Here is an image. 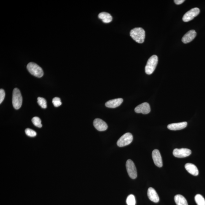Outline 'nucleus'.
I'll use <instances>...</instances> for the list:
<instances>
[{"instance_id":"nucleus-18","label":"nucleus","mask_w":205,"mask_h":205,"mask_svg":"<svg viewBox=\"0 0 205 205\" xmlns=\"http://www.w3.org/2000/svg\"><path fill=\"white\" fill-rule=\"evenodd\" d=\"M174 201L177 205H188L185 198L180 195L175 196Z\"/></svg>"},{"instance_id":"nucleus-8","label":"nucleus","mask_w":205,"mask_h":205,"mask_svg":"<svg viewBox=\"0 0 205 205\" xmlns=\"http://www.w3.org/2000/svg\"><path fill=\"white\" fill-rule=\"evenodd\" d=\"M192 154V151L190 149L182 148V149H176L173 151V154L174 157L182 158L188 157Z\"/></svg>"},{"instance_id":"nucleus-16","label":"nucleus","mask_w":205,"mask_h":205,"mask_svg":"<svg viewBox=\"0 0 205 205\" xmlns=\"http://www.w3.org/2000/svg\"><path fill=\"white\" fill-rule=\"evenodd\" d=\"M185 169L190 174L193 176H197L199 174V171L198 168L194 164L191 163L186 164L184 166Z\"/></svg>"},{"instance_id":"nucleus-19","label":"nucleus","mask_w":205,"mask_h":205,"mask_svg":"<svg viewBox=\"0 0 205 205\" xmlns=\"http://www.w3.org/2000/svg\"><path fill=\"white\" fill-rule=\"evenodd\" d=\"M195 201L198 205H205V199L200 194L196 195Z\"/></svg>"},{"instance_id":"nucleus-17","label":"nucleus","mask_w":205,"mask_h":205,"mask_svg":"<svg viewBox=\"0 0 205 205\" xmlns=\"http://www.w3.org/2000/svg\"><path fill=\"white\" fill-rule=\"evenodd\" d=\"M99 18L102 20L104 23H110L113 20L112 17L110 13L105 12L101 13L98 16Z\"/></svg>"},{"instance_id":"nucleus-5","label":"nucleus","mask_w":205,"mask_h":205,"mask_svg":"<svg viewBox=\"0 0 205 205\" xmlns=\"http://www.w3.org/2000/svg\"><path fill=\"white\" fill-rule=\"evenodd\" d=\"M133 136L131 133H127L122 136L117 142V146L120 147L127 146L132 142Z\"/></svg>"},{"instance_id":"nucleus-14","label":"nucleus","mask_w":205,"mask_h":205,"mask_svg":"<svg viewBox=\"0 0 205 205\" xmlns=\"http://www.w3.org/2000/svg\"><path fill=\"white\" fill-rule=\"evenodd\" d=\"M187 123L186 122L173 123L168 125V128L171 130H178L184 129L187 127Z\"/></svg>"},{"instance_id":"nucleus-11","label":"nucleus","mask_w":205,"mask_h":205,"mask_svg":"<svg viewBox=\"0 0 205 205\" xmlns=\"http://www.w3.org/2000/svg\"><path fill=\"white\" fill-rule=\"evenodd\" d=\"M93 124L95 128L99 131H104L108 129L106 123L100 119H95Z\"/></svg>"},{"instance_id":"nucleus-22","label":"nucleus","mask_w":205,"mask_h":205,"mask_svg":"<svg viewBox=\"0 0 205 205\" xmlns=\"http://www.w3.org/2000/svg\"><path fill=\"white\" fill-rule=\"evenodd\" d=\"M32 121L34 125L36 127L39 128L42 127V124H41L42 121H41V119L39 117H33L32 119Z\"/></svg>"},{"instance_id":"nucleus-7","label":"nucleus","mask_w":205,"mask_h":205,"mask_svg":"<svg viewBox=\"0 0 205 205\" xmlns=\"http://www.w3.org/2000/svg\"><path fill=\"white\" fill-rule=\"evenodd\" d=\"M200 13L199 9L194 8L187 12L183 17L182 20L184 22H187L193 20L198 16Z\"/></svg>"},{"instance_id":"nucleus-26","label":"nucleus","mask_w":205,"mask_h":205,"mask_svg":"<svg viewBox=\"0 0 205 205\" xmlns=\"http://www.w3.org/2000/svg\"><path fill=\"white\" fill-rule=\"evenodd\" d=\"M184 1V0H175V1H174L175 4L177 5L182 4Z\"/></svg>"},{"instance_id":"nucleus-6","label":"nucleus","mask_w":205,"mask_h":205,"mask_svg":"<svg viewBox=\"0 0 205 205\" xmlns=\"http://www.w3.org/2000/svg\"><path fill=\"white\" fill-rule=\"evenodd\" d=\"M126 166L129 177L132 179H135L137 177V173L133 162L129 159L126 162Z\"/></svg>"},{"instance_id":"nucleus-10","label":"nucleus","mask_w":205,"mask_h":205,"mask_svg":"<svg viewBox=\"0 0 205 205\" xmlns=\"http://www.w3.org/2000/svg\"><path fill=\"white\" fill-rule=\"evenodd\" d=\"M152 157L154 163L157 166L161 168L163 166V161L160 152L157 149L153 151Z\"/></svg>"},{"instance_id":"nucleus-24","label":"nucleus","mask_w":205,"mask_h":205,"mask_svg":"<svg viewBox=\"0 0 205 205\" xmlns=\"http://www.w3.org/2000/svg\"><path fill=\"white\" fill-rule=\"evenodd\" d=\"M52 102L55 107H58L62 105L61 99L59 97H55L53 99Z\"/></svg>"},{"instance_id":"nucleus-1","label":"nucleus","mask_w":205,"mask_h":205,"mask_svg":"<svg viewBox=\"0 0 205 205\" xmlns=\"http://www.w3.org/2000/svg\"><path fill=\"white\" fill-rule=\"evenodd\" d=\"M130 35L134 40L138 43H142L145 38V32L143 28H134L130 31Z\"/></svg>"},{"instance_id":"nucleus-4","label":"nucleus","mask_w":205,"mask_h":205,"mask_svg":"<svg viewBox=\"0 0 205 205\" xmlns=\"http://www.w3.org/2000/svg\"><path fill=\"white\" fill-rule=\"evenodd\" d=\"M23 98L19 89L16 88L13 92L12 104L14 108L18 110L21 107Z\"/></svg>"},{"instance_id":"nucleus-2","label":"nucleus","mask_w":205,"mask_h":205,"mask_svg":"<svg viewBox=\"0 0 205 205\" xmlns=\"http://www.w3.org/2000/svg\"><path fill=\"white\" fill-rule=\"evenodd\" d=\"M27 68L31 75L37 78H41L43 75V71L42 68L34 62H30L28 64Z\"/></svg>"},{"instance_id":"nucleus-23","label":"nucleus","mask_w":205,"mask_h":205,"mask_svg":"<svg viewBox=\"0 0 205 205\" xmlns=\"http://www.w3.org/2000/svg\"><path fill=\"white\" fill-rule=\"evenodd\" d=\"M25 133L28 136L34 137L37 135V133L34 130L30 129H27L25 130Z\"/></svg>"},{"instance_id":"nucleus-20","label":"nucleus","mask_w":205,"mask_h":205,"mask_svg":"<svg viewBox=\"0 0 205 205\" xmlns=\"http://www.w3.org/2000/svg\"><path fill=\"white\" fill-rule=\"evenodd\" d=\"M37 102L42 108L45 109L47 108V101L43 98L40 97L38 98Z\"/></svg>"},{"instance_id":"nucleus-21","label":"nucleus","mask_w":205,"mask_h":205,"mask_svg":"<svg viewBox=\"0 0 205 205\" xmlns=\"http://www.w3.org/2000/svg\"><path fill=\"white\" fill-rule=\"evenodd\" d=\"M127 205H135L136 200L135 197L133 195H130L128 196L126 200Z\"/></svg>"},{"instance_id":"nucleus-15","label":"nucleus","mask_w":205,"mask_h":205,"mask_svg":"<svg viewBox=\"0 0 205 205\" xmlns=\"http://www.w3.org/2000/svg\"><path fill=\"white\" fill-rule=\"evenodd\" d=\"M123 102L122 99L119 98L110 100L105 103V106L108 108H114L121 105Z\"/></svg>"},{"instance_id":"nucleus-25","label":"nucleus","mask_w":205,"mask_h":205,"mask_svg":"<svg viewBox=\"0 0 205 205\" xmlns=\"http://www.w3.org/2000/svg\"><path fill=\"white\" fill-rule=\"evenodd\" d=\"M5 97V92L3 89L0 90V103H1L4 100Z\"/></svg>"},{"instance_id":"nucleus-13","label":"nucleus","mask_w":205,"mask_h":205,"mask_svg":"<svg viewBox=\"0 0 205 205\" xmlns=\"http://www.w3.org/2000/svg\"><path fill=\"white\" fill-rule=\"evenodd\" d=\"M147 196L148 198L151 201L155 203L158 202L159 201L158 195L156 191L153 188L150 187L148 189Z\"/></svg>"},{"instance_id":"nucleus-3","label":"nucleus","mask_w":205,"mask_h":205,"mask_svg":"<svg viewBox=\"0 0 205 205\" xmlns=\"http://www.w3.org/2000/svg\"><path fill=\"white\" fill-rule=\"evenodd\" d=\"M158 62V58L154 55L149 58L145 67V72L147 75H151L154 72L157 67Z\"/></svg>"},{"instance_id":"nucleus-9","label":"nucleus","mask_w":205,"mask_h":205,"mask_svg":"<svg viewBox=\"0 0 205 205\" xmlns=\"http://www.w3.org/2000/svg\"><path fill=\"white\" fill-rule=\"evenodd\" d=\"M135 111L136 113L146 114L150 112L151 107L149 103L145 102L136 107Z\"/></svg>"},{"instance_id":"nucleus-12","label":"nucleus","mask_w":205,"mask_h":205,"mask_svg":"<svg viewBox=\"0 0 205 205\" xmlns=\"http://www.w3.org/2000/svg\"><path fill=\"white\" fill-rule=\"evenodd\" d=\"M196 32L194 30L188 32L182 37V41L184 44L189 43L194 39L196 36Z\"/></svg>"}]
</instances>
